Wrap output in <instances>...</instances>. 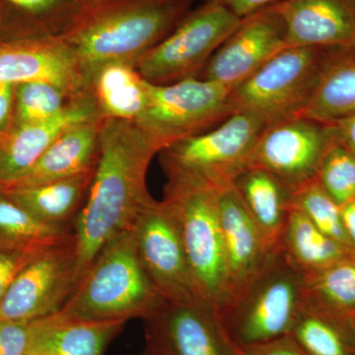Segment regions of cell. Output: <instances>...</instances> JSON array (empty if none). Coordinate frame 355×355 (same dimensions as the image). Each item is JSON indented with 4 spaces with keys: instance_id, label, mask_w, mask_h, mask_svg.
<instances>
[{
    "instance_id": "obj_37",
    "label": "cell",
    "mask_w": 355,
    "mask_h": 355,
    "mask_svg": "<svg viewBox=\"0 0 355 355\" xmlns=\"http://www.w3.org/2000/svg\"><path fill=\"white\" fill-rule=\"evenodd\" d=\"M220 2L229 10L232 11L238 17L244 18L250 14L256 12L268 6L280 1V0H216Z\"/></svg>"
},
{
    "instance_id": "obj_17",
    "label": "cell",
    "mask_w": 355,
    "mask_h": 355,
    "mask_svg": "<svg viewBox=\"0 0 355 355\" xmlns=\"http://www.w3.org/2000/svg\"><path fill=\"white\" fill-rule=\"evenodd\" d=\"M218 212L229 296L251 279L275 250L268 246L233 184L219 193Z\"/></svg>"
},
{
    "instance_id": "obj_15",
    "label": "cell",
    "mask_w": 355,
    "mask_h": 355,
    "mask_svg": "<svg viewBox=\"0 0 355 355\" xmlns=\"http://www.w3.org/2000/svg\"><path fill=\"white\" fill-rule=\"evenodd\" d=\"M146 322V331L160 338L175 355H239L216 311L200 299L164 300Z\"/></svg>"
},
{
    "instance_id": "obj_23",
    "label": "cell",
    "mask_w": 355,
    "mask_h": 355,
    "mask_svg": "<svg viewBox=\"0 0 355 355\" xmlns=\"http://www.w3.org/2000/svg\"><path fill=\"white\" fill-rule=\"evenodd\" d=\"M94 171L95 168L39 186L0 191L44 223L74 231V222L87 198Z\"/></svg>"
},
{
    "instance_id": "obj_4",
    "label": "cell",
    "mask_w": 355,
    "mask_h": 355,
    "mask_svg": "<svg viewBox=\"0 0 355 355\" xmlns=\"http://www.w3.org/2000/svg\"><path fill=\"white\" fill-rule=\"evenodd\" d=\"M163 302L130 229L103 248L57 314L83 321H146Z\"/></svg>"
},
{
    "instance_id": "obj_11",
    "label": "cell",
    "mask_w": 355,
    "mask_h": 355,
    "mask_svg": "<svg viewBox=\"0 0 355 355\" xmlns=\"http://www.w3.org/2000/svg\"><path fill=\"white\" fill-rule=\"evenodd\" d=\"M130 230L142 266L164 300L200 299L177 217L164 200L147 203Z\"/></svg>"
},
{
    "instance_id": "obj_31",
    "label": "cell",
    "mask_w": 355,
    "mask_h": 355,
    "mask_svg": "<svg viewBox=\"0 0 355 355\" xmlns=\"http://www.w3.org/2000/svg\"><path fill=\"white\" fill-rule=\"evenodd\" d=\"M293 207L302 211L322 232L352 251L343 228L340 205L317 181L293 193Z\"/></svg>"
},
{
    "instance_id": "obj_22",
    "label": "cell",
    "mask_w": 355,
    "mask_h": 355,
    "mask_svg": "<svg viewBox=\"0 0 355 355\" xmlns=\"http://www.w3.org/2000/svg\"><path fill=\"white\" fill-rule=\"evenodd\" d=\"M233 186L268 246L279 249L293 207V193L277 178L260 168H248L236 178Z\"/></svg>"
},
{
    "instance_id": "obj_9",
    "label": "cell",
    "mask_w": 355,
    "mask_h": 355,
    "mask_svg": "<svg viewBox=\"0 0 355 355\" xmlns=\"http://www.w3.org/2000/svg\"><path fill=\"white\" fill-rule=\"evenodd\" d=\"M241 20L220 2H203L144 53L135 62V69L142 78L158 85L197 77Z\"/></svg>"
},
{
    "instance_id": "obj_26",
    "label": "cell",
    "mask_w": 355,
    "mask_h": 355,
    "mask_svg": "<svg viewBox=\"0 0 355 355\" xmlns=\"http://www.w3.org/2000/svg\"><path fill=\"white\" fill-rule=\"evenodd\" d=\"M90 92L103 119L135 121L146 109V80L132 64L105 65L91 79Z\"/></svg>"
},
{
    "instance_id": "obj_29",
    "label": "cell",
    "mask_w": 355,
    "mask_h": 355,
    "mask_svg": "<svg viewBox=\"0 0 355 355\" xmlns=\"http://www.w3.org/2000/svg\"><path fill=\"white\" fill-rule=\"evenodd\" d=\"M305 277L306 300L355 320V256Z\"/></svg>"
},
{
    "instance_id": "obj_5",
    "label": "cell",
    "mask_w": 355,
    "mask_h": 355,
    "mask_svg": "<svg viewBox=\"0 0 355 355\" xmlns=\"http://www.w3.org/2000/svg\"><path fill=\"white\" fill-rule=\"evenodd\" d=\"M219 193L196 180L171 175L163 198L177 217L198 296L214 311L229 293Z\"/></svg>"
},
{
    "instance_id": "obj_7",
    "label": "cell",
    "mask_w": 355,
    "mask_h": 355,
    "mask_svg": "<svg viewBox=\"0 0 355 355\" xmlns=\"http://www.w3.org/2000/svg\"><path fill=\"white\" fill-rule=\"evenodd\" d=\"M266 127L254 114H232L217 127L161 151L166 176L190 178L223 191L247 169Z\"/></svg>"
},
{
    "instance_id": "obj_2",
    "label": "cell",
    "mask_w": 355,
    "mask_h": 355,
    "mask_svg": "<svg viewBox=\"0 0 355 355\" xmlns=\"http://www.w3.org/2000/svg\"><path fill=\"white\" fill-rule=\"evenodd\" d=\"M193 0H116L83 7L60 38L89 84L107 64L135 65L191 11Z\"/></svg>"
},
{
    "instance_id": "obj_3",
    "label": "cell",
    "mask_w": 355,
    "mask_h": 355,
    "mask_svg": "<svg viewBox=\"0 0 355 355\" xmlns=\"http://www.w3.org/2000/svg\"><path fill=\"white\" fill-rule=\"evenodd\" d=\"M306 277L275 250L251 279L216 310L238 352L291 335L305 300Z\"/></svg>"
},
{
    "instance_id": "obj_40",
    "label": "cell",
    "mask_w": 355,
    "mask_h": 355,
    "mask_svg": "<svg viewBox=\"0 0 355 355\" xmlns=\"http://www.w3.org/2000/svg\"><path fill=\"white\" fill-rule=\"evenodd\" d=\"M142 355H175L167 345L151 331H146V345Z\"/></svg>"
},
{
    "instance_id": "obj_41",
    "label": "cell",
    "mask_w": 355,
    "mask_h": 355,
    "mask_svg": "<svg viewBox=\"0 0 355 355\" xmlns=\"http://www.w3.org/2000/svg\"><path fill=\"white\" fill-rule=\"evenodd\" d=\"M116 1V0H76L77 4L83 8V7H91L101 6V4L110 3V2Z\"/></svg>"
},
{
    "instance_id": "obj_13",
    "label": "cell",
    "mask_w": 355,
    "mask_h": 355,
    "mask_svg": "<svg viewBox=\"0 0 355 355\" xmlns=\"http://www.w3.org/2000/svg\"><path fill=\"white\" fill-rule=\"evenodd\" d=\"M287 48L286 23L275 4L242 18L202 70L200 78L232 90Z\"/></svg>"
},
{
    "instance_id": "obj_16",
    "label": "cell",
    "mask_w": 355,
    "mask_h": 355,
    "mask_svg": "<svg viewBox=\"0 0 355 355\" xmlns=\"http://www.w3.org/2000/svg\"><path fill=\"white\" fill-rule=\"evenodd\" d=\"M288 46L355 44V0H280Z\"/></svg>"
},
{
    "instance_id": "obj_12",
    "label": "cell",
    "mask_w": 355,
    "mask_h": 355,
    "mask_svg": "<svg viewBox=\"0 0 355 355\" xmlns=\"http://www.w3.org/2000/svg\"><path fill=\"white\" fill-rule=\"evenodd\" d=\"M76 237L42 250L18 273L0 303V320L57 314L78 284Z\"/></svg>"
},
{
    "instance_id": "obj_33",
    "label": "cell",
    "mask_w": 355,
    "mask_h": 355,
    "mask_svg": "<svg viewBox=\"0 0 355 355\" xmlns=\"http://www.w3.org/2000/svg\"><path fill=\"white\" fill-rule=\"evenodd\" d=\"M32 340V321L0 320V355H28Z\"/></svg>"
},
{
    "instance_id": "obj_1",
    "label": "cell",
    "mask_w": 355,
    "mask_h": 355,
    "mask_svg": "<svg viewBox=\"0 0 355 355\" xmlns=\"http://www.w3.org/2000/svg\"><path fill=\"white\" fill-rule=\"evenodd\" d=\"M160 147L135 121L103 119L87 198L74 222L78 282L100 251L153 200L147 171Z\"/></svg>"
},
{
    "instance_id": "obj_24",
    "label": "cell",
    "mask_w": 355,
    "mask_h": 355,
    "mask_svg": "<svg viewBox=\"0 0 355 355\" xmlns=\"http://www.w3.org/2000/svg\"><path fill=\"white\" fill-rule=\"evenodd\" d=\"M80 9L76 0H0V42L58 37Z\"/></svg>"
},
{
    "instance_id": "obj_18",
    "label": "cell",
    "mask_w": 355,
    "mask_h": 355,
    "mask_svg": "<svg viewBox=\"0 0 355 355\" xmlns=\"http://www.w3.org/2000/svg\"><path fill=\"white\" fill-rule=\"evenodd\" d=\"M97 116H101L92 94L88 93L70 101L50 120L14 128L8 144L0 149V184L30 169L67 130Z\"/></svg>"
},
{
    "instance_id": "obj_27",
    "label": "cell",
    "mask_w": 355,
    "mask_h": 355,
    "mask_svg": "<svg viewBox=\"0 0 355 355\" xmlns=\"http://www.w3.org/2000/svg\"><path fill=\"white\" fill-rule=\"evenodd\" d=\"M291 336L308 355H355V320L306 299Z\"/></svg>"
},
{
    "instance_id": "obj_32",
    "label": "cell",
    "mask_w": 355,
    "mask_h": 355,
    "mask_svg": "<svg viewBox=\"0 0 355 355\" xmlns=\"http://www.w3.org/2000/svg\"><path fill=\"white\" fill-rule=\"evenodd\" d=\"M317 182L338 205L354 200V156L336 142L324 156Z\"/></svg>"
},
{
    "instance_id": "obj_10",
    "label": "cell",
    "mask_w": 355,
    "mask_h": 355,
    "mask_svg": "<svg viewBox=\"0 0 355 355\" xmlns=\"http://www.w3.org/2000/svg\"><path fill=\"white\" fill-rule=\"evenodd\" d=\"M336 142L335 128L305 116L266 125L248 162L277 178L295 193L317 181L324 156Z\"/></svg>"
},
{
    "instance_id": "obj_34",
    "label": "cell",
    "mask_w": 355,
    "mask_h": 355,
    "mask_svg": "<svg viewBox=\"0 0 355 355\" xmlns=\"http://www.w3.org/2000/svg\"><path fill=\"white\" fill-rule=\"evenodd\" d=\"M42 250L0 246V303L18 273Z\"/></svg>"
},
{
    "instance_id": "obj_14",
    "label": "cell",
    "mask_w": 355,
    "mask_h": 355,
    "mask_svg": "<svg viewBox=\"0 0 355 355\" xmlns=\"http://www.w3.org/2000/svg\"><path fill=\"white\" fill-rule=\"evenodd\" d=\"M0 83H46L70 96L90 93L76 57L60 37L0 42Z\"/></svg>"
},
{
    "instance_id": "obj_30",
    "label": "cell",
    "mask_w": 355,
    "mask_h": 355,
    "mask_svg": "<svg viewBox=\"0 0 355 355\" xmlns=\"http://www.w3.org/2000/svg\"><path fill=\"white\" fill-rule=\"evenodd\" d=\"M72 100L73 98L53 84H17L15 85L13 128L50 120L60 114Z\"/></svg>"
},
{
    "instance_id": "obj_39",
    "label": "cell",
    "mask_w": 355,
    "mask_h": 355,
    "mask_svg": "<svg viewBox=\"0 0 355 355\" xmlns=\"http://www.w3.org/2000/svg\"><path fill=\"white\" fill-rule=\"evenodd\" d=\"M340 212L345 235L355 253V198L340 205Z\"/></svg>"
},
{
    "instance_id": "obj_38",
    "label": "cell",
    "mask_w": 355,
    "mask_h": 355,
    "mask_svg": "<svg viewBox=\"0 0 355 355\" xmlns=\"http://www.w3.org/2000/svg\"><path fill=\"white\" fill-rule=\"evenodd\" d=\"M331 125L335 128L336 142L355 157V114Z\"/></svg>"
},
{
    "instance_id": "obj_36",
    "label": "cell",
    "mask_w": 355,
    "mask_h": 355,
    "mask_svg": "<svg viewBox=\"0 0 355 355\" xmlns=\"http://www.w3.org/2000/svg\"><path fill=\"white\" fill-rule=\"evenodd\" d=\"M15 85L0 83V132L10 133L14 123Z\"/></svg>"
},
{
    "instance_id": "obj_43",
    "label": "cell",
    "mask_w": 355,
    "mask_h": 355,
    "mask_svg": "<svg viewBox=\"0 0 355 355\" xmlns=\"http://www.w3.org/2000/svg\"><path fill=\"white\" fill-rule=\"evenodd\" d=\"M203 2H205V1H209V0H202Z\"/></svg>"
},
{
    "instance_id": "obj_28",
    "label": "cell",
    "mask_w": 355,
    "mask_h": 355,
    "mask_svg": "<svg viewBox=\"0 0 355 355\" xmlns=\"http://www.w3.org/2000/svg\"><path fill=\"white\" fill-rule=\"evenodd\" d=\"M73 237L74 231L44 223L0 191V246L40 250Z\"/></svg>"
},
{
    "instance_id": "obj_35",
    "label": "cell",
    "mask_w": 355,
    "mask_h": 355,
    "mask_svg": "<svg viewBox=\"0 0 355 355\" xmlns=\"http://www.w3.org/2000/svg\"><path fill=\"white\" fill-rule=\"evenodd\" d=\"M239 355H308L291 335L242 350Z\"/></svg>"
},
{
    "instance_id": "obj_25",
    "label": "cell",
    "mask_w": 355,
    "mask_h": 355,
    "mask_svg": "<svg viewBox=\"0 0 355 355\" xmlns=\"http://www.w3.org/2000/svg\"><path fill=\"white\" fill-rule=\"evenodd\" d=\"M279 249L305 277L355 256L354 251L324 234L294 207L280 238Z\"/></svg>"
},
{
    "instance_id": "obj_21",
    "label": "cell",
    "mask_w": 355,
    "mask_h": 355,
    "mask_svg": "<svg viewBox=\"0 0 355 355\" xmlns=\"http://www.w3.org/2000/svg\"><path fill=\"white\" fill-rule=\"evenodd\" d=\"M355 114V44L327 46L316 87L302 116L335 123Z\"/></svg>"
},
{
    "instance_id": "obj_19",
    "label": "cell",
    "mask_w": 355,
    "mask_h": 355,
    "mask_svg": "<svg viewBox=\"0 0 355 355\" xmlns=\"http://www.w3.org/2000/svg\"><path fill=\"white\" fill-rule=\"evenodd\" d=\"M102 121L101 116H97L67 130L30 169L0 184V190L30 188L94 169Z\"/></svg>"
},
{
    "instance_id": "obj_6",
    "label": "cell",
    "mask_w": 355,
    "mask_h": 355,
    "mask_svg": "<svg viewBox=\"0 0 355 355\" xmlns=\"http://www.w3.org/2000/svg\"><path fill=\"white\" fill-rule=\"evenodd\" d=\"M327 46H288L231 90L234 113L254 114L266 125L302 116Z\"/></svg>"
},
{
    "instance_id": "obj_42",
    "label": "cell",
    "mask_w": 355,
    "mask_h": 355,
    "mask_svg": "<svg viewBox=\"0 0 355 355\" xmlns=\"http://www.w3.org/2000/svg\"><path fill=\"white\" fill-rule=\"evenodd\" d=\"M9 139H10V133L0 132V149L4 148L8 144Z\"/></svg>"
},
{
    "instance_id": "obj_8",
    "label": "cell",
    "mask_w": 355,
    "mask_h": 355,
    "mask_svg": "<svg viewBox=\"0 0 355 355\" xmlns=\"http://www.w3.org/2000/svg\"><path fill=\"white\" fill-rule=\"evenodd\" d=\"M146 109L135 121L161 151L217 127L233 114L231 89L200 77L165 85L146 81Z\"/></svg>"
},
{
    "instance_id": "obj_20",
    "label": "cell",
    "mask_w": 355,
    "mask_h": 355,
    "mask_svg": "<svg viewBox=\"0 0 355 355\" xmlns=\"http://www.w3.org/2000/svg\"><path fill=\"white\" fill-rule=\"evenodd\" d=\"M125 321H83L58 314L32 321L28 355H104Z\"/></svg>"
}]
</instances>
